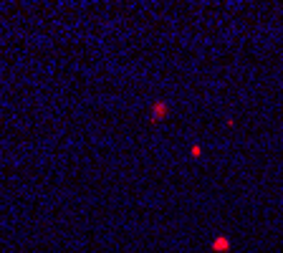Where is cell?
Returning <instances> with one entry per match:
<instances>
[{
	"mask_svg": "<svg viewBox=\"0 0 283 253\" xmlns=\"http://www.w3.org/2000/svg\"><path fill=\"white\" fill-rule=\"evenodd\" d=\"M190 155H192V157H200V155H202V149H200V144H195V147L190 149Z\"/></svg>",
	"mask_w": 283,
	"mask_h": 253,
	"instance_id": "3957f363",
	"label": "cell"
},
{
	"mask_svg": "<svg viewBox=\"0 0 283 253\" xmlns=\"http://www.w3.org/2000/svg\"><path fill=\"white\" fill-rule=\"evenodd\" d=\"M230 238L228 235H217V238H212V243H210V248L215 250V253H228L230 250Z\"/></svg>",
	"mask_w": 283,
	"mask_h": 253,
	"instance_id": "6da1fadb",
	"label": "cell"
},
{
	"mask_svg": "<svg viewBox=\"0 0 283 253\" xmlns=\"http://www.w3.org/2000/svg\"><path fill=\"white\" fill-rule=\"evenodd\" d=\"M167 109H169V107H167L164 102H154V107H152V119H154V122H159V119H164V117L169 114Z\"/></svg>",
	"mask_w": 283,
	"mask_h": 253,
	"instance_id": "7a4b0ae2",
	"label": "cell"
}]
</instances>
